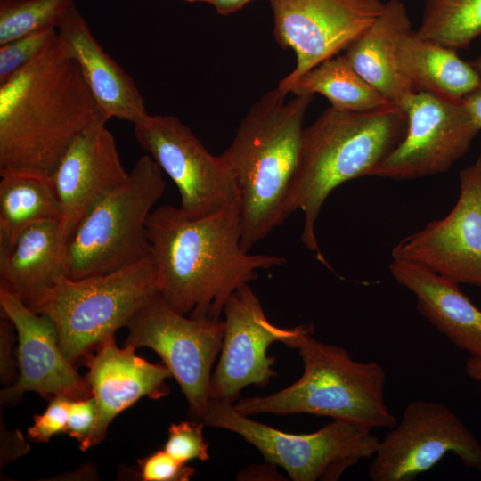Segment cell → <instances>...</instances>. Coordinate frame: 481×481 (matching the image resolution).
<instances>
[{"mask_svg":"<svg viewBox=\"0 0 481 481\" xmlns=\"http://www.w3.org/2000/svg\"><path fill=\"white\" fill-rule=\"evenodd\" d=\"M147 230L159 296L192 318L220 320L237 289L256 280L258 270L285 263L242 249L239 201L197 219L162 205L149 216Z\"/></svg>","mask_w":481,"mask_h":481,"instance_id":"cell-1","label":"cell"},{"mask_svg":"<svg viewBox=\"0 0 481 481\" xmlns=\"http://www.w3.org/2000/svg\"><path fill=\"white\" fill-rule=\"evenodd\" d=\"M106 122L79 67L60 38L0 84V170L50 175L70 143Z\"/></svg>","mask_w":481,"mask_h":481,"instance_id":"cell-2","label":"cell"},{"mask_svg":"<svg viewBox=\"0 0 481 481\" xmlns=\"http://www.w3.org/2000/svg\"><path fill=\"white\" fill-rule=\"evenodd\" d=\"M288 94L276 87L263 94L241 120L229 147L220 155L239 193L245 251L286 220L284 207L297 171L303 121L314 95Z\"/></svg>","mask_w":481,"mask_h":481,"instance_id":"cell-3","label":"cell"},{"mask_svg":"<svg viewBox=\"0 0 481 481\" xmlns=\"http://www.w3.org/2000/svg\"><path fill=\"white\" fill-rule=\"evenodd\" d=\"M406 128V113L395 103L366 111L330 106L304 128L284 216L287 219L297 210L303 213L301 240L326 266L315 234L325 200L342 183L369 176L403 140Z\"/></svg>","mask_w":481,"mask_h":481,"instance_id":"cell-4","label":"cell"},{"mask_svg":"<svg viewBox=\"0 0 481 481\" xmlns=\"http://www.w3.org/2000/svg\"><path fill=\"white\" fill-rule=\"evenodd\" d=\"M313 334L297 341L303 373L296 382L266 396L238 399L234 409L247 416L306 413L371 429L394 428L396 420L385 400L384 368L355 361L346 348L322 343Z\"/></svg>","mask_w":481,"mask_h":481,"instance_id":"cell-5","label":"cell"},{"mask_svg":"<svg viewBox=\"0 0 481 481\" xmlns=\"http://www.w3.org/2000/svg\"><path fill=\"white\" fill-rule=\"evenodd\" d=\"M159 294L151 256L118 271L93 277L67 276L21 296L34 312L56 326L64 355L86 358Z\"/></svg>","mask_w":481,"mask_h":481,"instance_id":"cell-6","label":"cell"},{"mask_svg":"<svg viewBox=\"0 0 481 481\" xmlns=\"http://www.w3.org/2000/svg\"><path fill=\"white\" fill-rule=\"evenodd\" d=\"M162 169L141 156L118 187L84 215L68 242V277L108 274L150 256L147 221L165 192Z\"/></svg>","mask_w":481,"mask_h":481,"instance_id":"cell-7","label":"cell"},{"mask_svg":"<svg viewBox=\"0 0 481 481\" xmlns=\"http://www.w3.org/2000/svg\"><path fill=\"white\" fill-rule=\"evenodd\" d=\"M201 421L239 435L294 481L338 480L350 467L371 459L379 442L371 428L339 420L313 433H287L240 413L233 404L216 400L209 401Z\"/></svg>","mask_w":481,"mask_h":481,"instance_id":"cell-8","label":"cell"},{"mask_svg":"<svg viewBox=\"0 0 481 481\" xmlns=\"http://www.w3.org/2000/svg\"><path fill=\"white\" fill-rule=\"evenodd\" d=\"M127 328L124 346L155 351L180 386L191 416L201 421L210 401L212 366L221 351L224 321L183 315L158 295Z\"/></svg>","mask_w":481,"mask_h":481,"instance_id":"cell-9","label":"cell"},{"mask_svg":"<svg viewBox=\"0 0 481 481\" xmlns=\"http://www.w3.org/2000/svg\"><path fill=\"white\" fill-rule=\"evenodd\" d=\"M481 471V443L443 404L411 402L371 458L372 481H412L430 470L448 453Z\"/></svg>","mask_w":481,"mask_h":481,"instance_id":"cell-10","label":"cell"},{"mask_svg":"<svg viewBox=\"0 0 481 481\" xmlns=\"http://www.w3.org/2000/svg\"><path fill=\"white\" fill-rule=\"evenodd\" d=\"M139 145L177 186L181 212L201 218L239 201L234 177L176 117L150 115L134 125Z\"/></svg>","mask_w":481,"mask_h":481,"instance_id":"cell-11","label":"cell"},{"mask_svg":"<svg viewBox=\"0 0 481 481\" xmlns=\"http://www.w3.org/2000/svg\"><path fill=\"white\" fill-rule=\"evenodd\" d=\"M273 35L296 54V67L278 88L289 87L306 72L346 51L381 14V0H269Z\"/></svg>","mask_w":481,"mask_h":481,"instance_id":"cell-12","label":"cell"},{"mask_svg":"<svg viewBox=\"0 0 481 481\" xmlns=\"http://www.w3.org/2000/svg\"><path fill=\"white\" fill-rule=\"evenodd\" d=\"M402 108L407 116L405 135L369 176L410 180L444 173L480 131L462 99L416 92Z\"/></svg>","mask_w":481,"mask_h":481,"instance_id":"cell-13","label":"cell"},{"mask_svg":"<svg viewBox=\"0 0 481 481\" xmlns=\"http://www.w3.org/2000/svg\"><path fill=\"white\" fill-rule=\"evenodd\" d=\"M223 314L224 333L211 377L210 400L234 404L244 387H265L277 375L273 368L275 358L267 354L269 346L280 342L295 348L301 335L314 332V323L293 328L272 323L249 283L232 293Z\"/></svg>","mask_w":481,"mask_h":481,"instance_id":"cell-14","label":"cell"},{"mask_svg":"<svg viewBox=\"0 0 481 481\" xmlns=\"http://www.w3.org/2000/svg\"><path fill=\"white\" fill-rule=\"evenodd\" d=\"M391 255L459 284L481 287L480 155L460 172V194L452 211L401 240Z\"/></svg>","mask_w":481,"mask_h":481,"instance_id":"cell-15","label":"cell"},{"mask_svg":"<svg viewBox=\"0 0 481 481\" xmlns=\"http://www.w3.org/2000/svg\"><path fill=\"white\" fill-rule=\"evenodd\" d=\"M1 314L12 322L17 333L19 377L1 390V404H17L24 393L69 399L93 396L86 377H81L63 354L53 322L32 311L20 294L0 288Z\"/></svg>","mask_w":481,"mask_h":481,"instance_id":"cell-16","label":"cell"},{"mask_svg":"<svg viewBox=\"0 0 481 481\" xmlns=\"http://www.w3.org/2000/svg\"><path fill=\"white\" fill-rule=\"evenodd\" d=\"M105 124L97 121L82 131L50 174L61 213V230L67 242L87 210L128 175Z\"/></svg>","mask_w":481,"mask_h":481,"instance_id":"cell-17","label":"cell"},{"mask_svg":"<svg viewBox=\"0 0 481 481\" xmlns=\"http://www.w3.org/2000/svg\"><path fill=\"white\" fill-rule=\"evenodd\" d=\"M135 350L118 347L115 336H110L85 358L96 418L92 432L79 444L81 451L101 443L114 418L141 398L160 399L169 394L166 384L172 378L169 370L137 356Z\"/></svg>","mask_w":481,"mask_h":481,"instance_id":"cell-18","label":"cell"},{"mask_svg":"<svg viewBox=\"0 0 481 481\" xmlns=\"http://www.w3.org/2000/svg\"><path fill=\"white\" fill-rule=\"evenodd\" d=\"M57 31L77 61L106 122L118 118L135 125L148 116L135 81L103 50L75 4L66 13Z\"/></svg>","mask_w":481,"mask_h":481,"instance_id":"cell-19","label":"cell"},{"mask_svg":"<svg viewBox=\"0 0 481 481\" xmlns=\"http://www.w3.org/2000/svg\"><path fill=\"white\" fill-rule=\"evenodd\" d=\"M394 279L416 298L417 309L455 346L481 357V310L461 290L459 283L417 264L393 259Z\"/></svg>","mask_w":481,"mask_h":481,"instance_id":"cell-20","label":"cell"},{"mask_svg":"<svg viewBox=\"0 0 481 481\" xmlns=\"http://www.w3.org/2000/svg\"><path fill=\"white\" fill-rule=\"evenodd\" d=\"M68 277V242L60 221L30 224L0 251V288L20 296Z\"/></svg>","mask_w":481,"mask_h":481,"instance_id":"cell-21","label":"cell"},{"mask_svg":"<svg viewBox=\"0 0 481 481\" xmlns=\"http://www.w3.org/2000/svg\"><path fill=\"white\" fill-rule=\"evenodd\" d=\"M410 30L404 3L387 0L379 18L344 53L367 82L401 108L414 92L398 72L395 48L399 38Z\"/></svg>","mask_w":481,"mask_h":481,"instance_id":"cell-22","label":"cell"},{"mask_svg":"<svg viewBox=\"0 0 481 481\" xmlns=\"http://www.w3.org/2000/svg\"><path fill=\"white\" fill-rule=\"evenodd\" d=\"M395 61L399 74L414 93L461 100L479 82L470 61L460 58L455 49L420 37L412 29L399 38Z\"/></svg>","mask_w":481,"mask_h":481,"instance_id":"cell-23","label":"cell"},{"mask_svg":"<svg viewBox=\"0 0 481 481\" xmlns=\"http://www.w3.org/2000/svg\"><path fill=\"white\" fill-rule=\"evenodd\" d=\"M0 251L9 248L32 224L61 221L50 175L33 169L0 170Z\"/></svg>","mask_w":481,"mask_h":481,"instance_id":"cell-24","label":"cell"},{"mask_svg":"<svg viewBox=\"0 0 481 481\" xmlns=\"http://www.w3.org/2000/svg\"><path fill=\"white\" fill-rule=\"evenodd\" d=\"M288 93H317L332 107L350 111H366L393 103L355 69L345 54H338L306 72L289 87Z\"/></svg>","mask_w":481,"mask_h":481,"instance_id":"cell-25","label":"cell"},{"mask_svg":"<svg viewBox=\"0 0 481 481\" xmlns=\"http://www.w3.org/2000/svg\"><path fill=\"white\" fill-rule=\"evenodd\" d=\"M415 33L455 50L466 48L481 35V0H426Z\"/></svg>","mask_w":481,"mask_h":481,"instance_id":"cell-26","label":"cell"},{"mask_svg":"<svg viewBox=\"0 0 481 481\" xmlns=\"http://www.w3.org/2000/svg\"><path fill=\"white\" fill-rule=\"evenodd\" d=\"M76 0H0V45L57 29Z\"/></svg>","mask_w":481,"mask_h":481,"instance_id":"cell-27","label":"cell"},{"mask_svg":"<svg viewBox=\"0 0 481 481\" xmlns=\"http://www.w3.org/2000/svg\"><path fill=\"white\" fill-rule=\"evenodd\" d=\"M57 37V29H45L0 45V84L37 58Z\"/></svg>","mask_w":481,"mask_h":481,"instance_id":"cell-28","label":"cell"},{"mask_svg":"<svg viewBox=\"0 0 481 481\" xmlns=\"http://www.w3.org/2000/svg\"><path fill=\"white\" fill-rule=\"evenodd\" d=\"M204 426L197 420L171 424L163 449L183 463L192 460L207 461L209 455L208 444L203 435Z\"/></svg>","mask_w":481,"mask_h":481,"instance_id":"cell-29","label":"cell"},{"mask_svg":"<svg viewBox=\"0 0 481 481\" xmlns=\"http://www.w3.org/2000/svg\"><path fill=\"white\" fill-rule=\"evenodd\" d=\"M140 476L144 481H188L195 469L180 462L164 449L138 460Z\"/></svg>","mask_w":481,"mask_h":481,"instance_id":"cell-30","label":"cell"},{"mask_svg":"<svg viewBox=\"0 0 481 481\" xmlns=\"http://www.w3.org/2000/svg\"><path fill=\"white\" fill-rule=\"evenodd\" d=\"M70 400L63 395L53 396L42 414L34 415V424L28 428L29 437L47 443L53 436L65 433Z\"/></svg>","mask_w":481,"mask_h":481,"instance_id":"cell-31","label":"cell"},{"mask_svg":"<svg viewBox=\"0 0 481 481\" xmlns=\"http://www.w3.org/2000/svg\"><path fill=\"white\" fill-rule=\"evenodd\" d=\"M96 418V404L93 396L70 400L65 433L77 439L79 444L93 430Z\"/></svg>","mask_w":481,"mask_h":481,"instance_id":"cell-32","label":"cell"},{"mask_svg":"<svg viewBox=\"0 0 481 481\" xmlns=\"http://www.w3.org/2000/svg\"><path fill=\"white\" fill-rule=\"evenodd\" d=\"M15 330L12 321L1 314L0 322V379L2 384L15 382V363L12 356V346ZM11 384V385H12Z\"/></svg>","mask_w":481,"mask_h":481,"instance_id":"cell-33","label":"cell"},{"mask_svg":"<svg viewBox=\"0 0 481 481\" xmlns=\"http://www.w3.org/2000/svg\"><path fill=\"white\" fill-rule=\"evenodd\" d=\"M470 62L478 74L479 82L462 98V102L477 126L481 130V56L470 61Z\"/></svg>","mask_w":481,"mask_h":481,"instance_id":"cell-34","label":"cell"},{"mask_svg":"<svg viewBox=\"0 0 481 481\" xmlns=\"http://www.w3.org/2000/svg\"><path fill=\"white\" fill-rule=\"evenodd\" d=\"M253 0H207V4H211L217 13L228 15L235 12Z\"/></svg>","mask_w":481,"mask_h":481,"instance_id":"cell-35","label":"cell"},{"mask_svg":"<svg viewBox=\"0 0 481 481\" xmlns=\"http://www.w3.org/2000/svg\"><path fill=\"white\" fill-rule=\"evenodd\" d=\"M465 372L470 379L481 382V357L469 356L465 364Z\"/></svg>","mask_w":481,"mask_h":481,"instance_id":"cell-36","label":"cell"},{"mask_svg":"<svg viewBox=\"0 0 481 481\" xmlns=\"http://www.w3.org/2000/svg\"><path fill=\"white\" fill-rule=\"evenodd\" d=\"M184 1H187V2H192V3H195V2H202V3H207V0H184Z\"/></svg>","mask_w":481,"mask_h":481,"instance_id":"cell-37","label":"cell"},{"mask_svg":"<svg viewBox=\"0 0 481 481\" xmlns=\"http://www.w3.org/2000/svg\"><path fill=\"white\" fill-rule=\"evenodd\" d=\"M479 155L481 156V151H480V154H479Z\"/></svg>","mask_w":481,"mask_h":481,"instance_id":"cell-38","label":"cell"}]
</instances>
